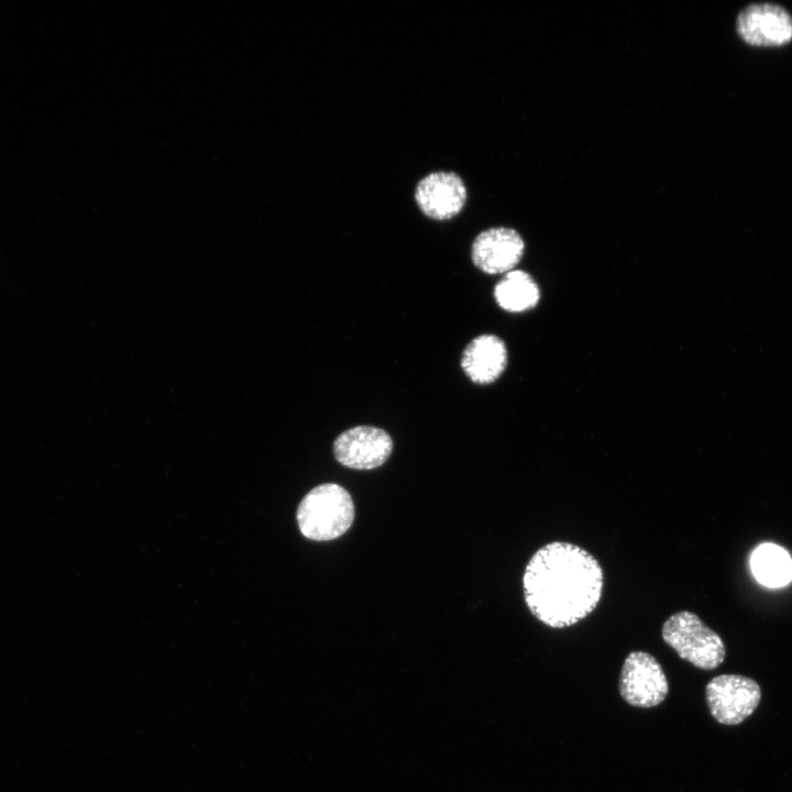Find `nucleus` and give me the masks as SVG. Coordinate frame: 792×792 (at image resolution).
<instances>
[{
	"label": "nucleus",
	"instance_id": "nucleus-1",
	"mask_svg": "<svg viewBox=\"0 0 792 792\" xmlns=\"http://www.w3.org/2000/svg\"><path fill=\"white\" fill-rule=\"evenodd\" d=\"M604 574L598 561L583 548L553 541L528 561L522 587L531 614L552 628L572 626L600 603Z\"/></svg>",
	"mask_w": 792,
	"mask_h": 792
},
{
	"label": "nucleus",
	"instance_id": "nucleus-2",
	"mask_svg": "<svg viewBox=\"0 0 792 792\" xmlns=\"http://www.w3.org/2000/svg\"><path fill=\"white\" fill-rule=\"evenodd\" d=\"M353 519L351 495L334 483L321 484L309 491L297 509L300 532L315 541H329L342 536Z\"/></svg>",
	"mask_w": 792,
	"mask_h": 792
},
{
	"label": "nucleus",
	"instance_id": "nucleus-3",
	"mask_svg": "<svg viewBox=\"0 0 792 792\" xmlns=\"http://www.w3.org/2000/svg\"><path fill=\"white\" fill-rule=\"evenodd\" d=\"M661 636L680 658L696 668L713 670L725 659L726 648L722 638L692 612L671 615L662 626Z\"/></svg>",
	"mask_w": 792,
	"mask_h": 792
},
{
	"label": "nucleus",
	"instance_id": "nucleus-4",
	"mask_svg": "<svg viewBox=\"0 0 792 792\" xmlns=\"http://www.w3.org/2000/svg\"><path fill=\"white\" fill-rule=\"evenodd\" d=\"M705 698L712 716L718 723L738 725L758 707L761 690L748 676L722 674L706 684Z\"/></svg>",
	"mask_w": 792,
	"mask_h": 792
},
{
	"label": "nucleus",
	"instance_id": "nucleus-5",
	"mask_svg": "<svg viewBox=\"0 0 792 792\" xmlns=\"http://www.w3.org/2000/svg\"><path fill=\"white\" fill-rule=\"evenodd\" d=\"M618 689L631 706L650 708L664 701L669 683L658 660L646 651H631L622 667Z\"/></svg>",
	"mask_w": 792,
	"mask_h": 792
},
{
	"label": "nucleus",
	"instance_id": "nucleus-6",
	"mask_svg": "<svg viewBox=\"0 0 792 792\" xmlns=\"http://www.w3.org/2000/svg\"><path fill=\"white\" fill-rule=\"evenodd\" d=\"M414 200L425 217L437 221L450 220L464 209L468 188L459 174L437 170L417 182Z\"/></svg>",
	"mask_w": 792,
	"mask_h": 792
},
{
	"label": "nucleus",
	"instance_id": "nucleus-7",
	"mask_svg": "<svg viewBox=\"0 0 792 792\" xmlns=\"http://www.w3.org/2000/svg\"><path fill=\"white\" fill-rule=\"evenodd\" d=\"M393 440L383 429L358 426L343 431L333 443L337 461L350 469L371 470L381 466L389 458Z\"/></svg>",
	"mask_w": 792,
	"mask_h": 792
},
{
	"label": "nucleus",
	"instance_id": "nucleus-8",
	"mask_svg": "<svg viewBox=\"0 0 792 792\" xmlns=\"http://www.w3.org/2000/svg\"><path fill=\"white\" fill-rule=\"evenodd\" d=\"M736 29L750 45L780 46L792 40V16L780 6L755 3L738 14Z\"/></svg>",
	"mask_w": 792,
	"mask_h": 792
},
{
	"label": "nucleus",
	"instance_id": "nucleus-9",
	"mask_svg": "<svg viewBox=\"0 0 792 792\" xmlns=\"http://www.w3.org/2000/svg\"><path fill=\"white\" fill-rule=\"evenodd\" d=\"M524 250V240L516 230L506 227L490 228L475 237L471 258L484 273H507L520 261Z\"/></svg>",
	"mask_w": 792,
	"mask_h": 792
},
{
	"label": "nucleus",
	"instance_id": "nucleus-10",
	"mask_svg": "<svg viewBox=\"0 0 792 792\" xmlns=\"http://www.w3.org/2000/svg\"><path fill=\"white\" fill-rule=\"evenodd\" d=\"M507 364V350L496 336L482 334L464 349L461 367L476 384H490L497 380Z\"/></svg>",
	"mask_w": 792,
	"mask_h": 792
},
{
	"label": "nucleus",
	"instance_id": "nucleus-11",
	"mask_svg": "<svg viewBox=\"0 0 792 792\" xmlns=\"http://www.w3.org/2000/svg\"><path fill=\"white\" fill-rule=\"evenodd\" d=\"M494 297L501 308L509 312L526 311L538 302L539 288L524 271H509L496 284Z\"/></svg>",
	"mask_w": 792,
	"mask_h": 792
},
{
	"label": "nucleus",
	"instance_id": "nucleus-12",
	"mask_svg": "<svg viewBox=\"0 0 792 792\" xmlns=\"http://www.w3.org/2000/svg\"><path fill=\"white\" fill-rule=\"evenodd\" d=\"M751 569L759 582L768 586H782L792 578L789 554L774 544H763L754 552Z\"/></svg>",
	"mask_w": 792,
	"mask_h": 792
}]
</instances>
